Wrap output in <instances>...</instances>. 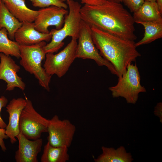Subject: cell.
<instances>
[{
	"label": "cell",
	"instance_id": "obj_1",
	"mask_svg": "<svg viewBox=\"0 0 162 162\" xmlns=\"http://www.w3.org/2000/svg\"><path fill=\"white\" fill-rule=\"evenodd\" d=\"M80 12L82 20L91 27L128 40L137 38L133 16L120 3L107 1L99 5L85 4Z\"/></svg>",
	"mask_w": 162,
	"mask_h": 162
},
{
	"label": "cell",
	"instance_id": "obj_2",
	"mask_svg": "<svg viewBox=\"0 0 162 162\" xmlns=\"http://www.w3.org/2000/svg\"><path fill=\"white\" fill-rule=\"evenodd\" d=\"M93 40L100 55L114 66L118 77L126 71L128 65L141 56L135 42L91 26Z\"/></svg>",
	"mask_w": 162,
	"mask_h": 162
},
{
	"label": "cell",
	"instance_id": "obj_3",
	"mask_svg": "<svg viewBox=\"0 0 162 162\" xmlns=\"http://www.w3.org/2000/svg\"><path fill=\"white\" fill-rule=\"evenodd\" d=\"M67 3L69 11L64 17V25L59 29H52L50 31L52 35L51 41L44 47L46 53L58 52L64 46L63 40L67 37L78 39L82 21L80 12L81 5L73 0H70Z\"/></svg>",
	"mask_w": 162,
	"mask_h": 162
},
{
	"label": "cell",
	"instance_id": "obj_4",
	"mask_svg": "<svg viewBox=\"0 0 162 162\" xmlns=\"http://www.w3.org/2000/svg\"><path fill=\"white\" fill-rule=\"evenodd\" d=\"M46 44L43 41L31 45H20V64L26 70L34 75L41 86L49 92L52 76L48 75L41 66L46 57L44 47Z\"/></svg>",
	"mask_w": 162,
	"mask_h": 162
},
{
	"label": "cell",
	"instance_id": "obj_5",
	"mask_svg": "<svg viewBox=\"0 0 162 162\" xmlns=\"http://www.w3.org/2000/svg\"><path fill=\"white\" fill-rule=\"evenodd\" d=\"M113 98H124L128 104H135L140 93L146 92V89L140 83V76L136 63H130L125 73L119 77L117 84L109 87Z\"/></svg>",
	"mask_w": 162,
	"mask_h": 162
},
{
	"label": "cell",
	"instance_id": "obj_6",
	"mask_svg": "<svg viewBox=\"0 0 162 162\" xmlns=\"http://www.w3.org/2000/svg\"><path fill=\"white\" fill-rule=\"evenodd\" d=\"M77 39L76 58L93 60L98 66L106 67L112 74L117 76L113 65L100 55L94 44L91 27L82 20Z\"/></svg>",
	"mask_w": 162,
	"mask_h": 162
},
{
	"label": "cell",
	"instance_id": "obj_7",
	"mask_svg": "<svg viewBox=\"0 0 162 162\" xmlns=\"http://www.w3.org/2000/svg\"><path fill=\"white\" fill-rule=\"evenodd\" d=\"M26 104L20 115V133L26 137L34 140L41 138L42 134L47 132L49 119L41 116L33 107L31 100L25 96Z\"/></svg>",
	"mask_w": 162,
	"mask_h": 162
},
{
	"label": "cell",
	"instance_id": "obj_8",
	"mask_svg": "<svg viewBox=\"0 0 162 162\" xmlns=\"http://www.w3.org/2000/svg\"><path fill=\"white\" fill-rule=\"evenodd\" d=\"M77 39L72 38L70 42L56 54H46L43 68L48 75L55 74L59 78L64 75L75 58Z\"/></svg>",
	"mask_w": 162,
	"mask_h": 162
},
{
	"label": "cell",
	"instance_id": "obj_9",
	"mask_svg": "<svg viewBox=\"0 0 162 162\" xmlns=\"http://www.w3.org/2000/svg\"><path fill=\"white\" fill-rule=\"evenodd\" d=\"M76 130L75 126L69 120H61L57 115H55L49 121L47 142L54 146L68 148L72 143Z\"/></svg>",
	"mask_w": 162,
	"mask_h": 162
},
{
	"label": "cell",
	"instance_id": "obj_10",
	"mask_svg": "<svg viewBox=\"0 0 162 162\" xmlns=\"http://www.w3.org/2000/svg\"><path fill=\"white\" fill-rule=\"evenodd\" d=\"M38 16L34 22L35 29L44 33L50 32L48 28L55 26L58 30L63 26L64 17L68 13L66 9L52 5L41 8L38 10Z\"/></svg>",
	"mask_w": 162,
	"mask_h": 162
},
{
	"label": "cell",
	"instance_id": "obj_11",
	"mask_svg": "<svg viewBox=\"0 0 162 162\" xmlns=\"http://www.w3.org/2000/svg\"><path fill=\"white\" fill-rule=\"evenodd\" d=\"M0 59V80H3L7 83L6 90L12 91L17 87L24 91L26 84L17 74L20 66L10 56L1 53Z\"/></svg>",
	"mask_w": 162,
	"mask_h": 162
},
{
	"label": "cell",
	"instance_id": "obj_12",
	"mask_svg": "<svg viewBox=\"0 0 162 162\" xmlns=\"http://www.w3.org/2000/svg\"><path fill=\"white\" fill-rule=\"evenodd\" d=\"M16 138L19 142L15 159L16 162H38V155L40 152L43 141L40 138L32 140L28 139L20 133Z\"/></svg>",
	"mask_w": 162,
	"mask_h": 162
},
{
	"label": "cell",
	"instance_id": "obj_13",
	"mask_svg": "<svg viewBox=\"0 0 162 162\" xmlns=\"http://www.w3.org/2000/svg\"><path fill=\"white\" fill-rule=\"evenodd\" d=\"M26 104V98H14L6 107V111L9 114V117L8 123L5 128V133L12 144L17 141L16 137L20 133V117Z\"/></svg>",
	"mask_w": 162,
	"mask_h": 162
},
{
	"label": "cell",
	"instance_id": "obj_14",
	"mask_svg": "<svg viewBox=\"0 0 162 162\" xmlns=\"http://www.w3.org/2000/svg\"><path fill=\"white\" fill-rule=\"evenodd\" d=\"M52 34L44 33L36 30L34 22H23L14 34V39L20 45H31L42 41L48 42L52 38Z\"/></svg>",
	"mask_w": 162,
	"mask_h": 162
},
{
	"label": "cell",
	"instance_id": "obj_15",
	"mask_svg": "<svg viewBox=\"0 0 162 162\" xmlns=\"http://www.w3.org/2000/svg\"><path fill=\"white\" fill-rule=\"evenodd\" d=\"M2 1L10 12L21 22H34L38 16V11L28 8L26 4L25 0Z\"/></svg>",
	"mask_w": 162,
	"mask_h": 162
},
{
	"label": "cell",
	"instance_id": "obj_16",
	"mask_svg": "<svg viewBox=\"0 0 162 162\" xmlns=\"http://www.w3.org/2000/svg\"><path fill=\"white\" fill-rule=\"evenodd\" d=\"M161 14L156 2L145 1L140 8L134 13L135 22H162Z\"/></svg>",
	"mask_w": 162,
	"mask_h": 162
},
{
	"label": "cell",
	"instance_id": "obj_17",
	"mask_svg": "<svg viewBox=\"0 0 162 162\" xmlns=\"http://www.w3.org/2000/svg\"><path fill=\"white\" fill-rule=\"evenodd\" d=\"M101 149V154L94 158V162H131L134 160L131 154L127 152L123 146L116 149L102 146Z\"/></svg>",
	"mask_w": 162,
	"mask_h": 162
},
{
	"label": "cell",
	"instance_id": "obj_18",
	"mask_svg": "<svg viewBox=\"0 0 162 162\" xmlns=\"http://www.w3.org/2000/svg\"><path fill=\"white\" fill-rule=\"evenodd\" d=\"M8 9L2 1L0 2V29L5 28L8 32L9 38L14 39V34L17 30L22 25Z\"/></svg>",
	"mask_w": 162,
	"mask_h": 162
},
{
	"label": "cell",
	"instance_id": "obj_19",
	"mask_svg": "<svg viewBox=\"0 0 162 162\" xmlns=\"http://www.w3.org/2000/svg\"><path fill=\"white\" fill-rule=\"evenodd\" d=\"M68 148L56 147L47 142L44 146L41 156V162H66L69 160Z\"/></svg>",
	"mask_w": 162,
	"mask_h": 162
},
{
	"label": "cell",
	"instance_id": "obj_20",
	"mask_svg": "<svg viewBox=\"0 0 162 162\" xmlns=\"http://www.w3.org/2000/svg\"><path fill=\"white\" fill-rule=\"evenodd\" d=\"M144 28L143 38L135 45L137 46L149 44L162 37V22H140Z\"/></svg>",
	"mask_w": 162,
	"mask_h": 162
},
{
	"label": "cell",
	"instance_id": "obj_21",
	"mask_svg": "<svg viewBox=\"0 0 162 162\" xmlns=\"http://www.w3.org/2000/svg\"><path fill=\"white\" fill-rule=\"evenodd\" d=\"M7 30L4 28L0 29V53L8 56L20 58V44L16 41L10 40Z\"/></svg>",
	"mask_w": 162,
	"mask_h": 162
},
{
	"label": "cell",
	"instance_id": "obj_22",
	"mask_svg": "<svg viewBox=\"0 0 162 162\" xmlns=\"http://www.w3.org/2000/svg\"><path fill=\"white\" fill-rule=\"evenodd\" d=\"M33 6L41 8H45L53 5L63 8L66 9L68 8L67 5L61 0H29Z\"/></svg>",
	"mask_w": 162,
	"mask_h": 162
},
{
	"label": "cell",
	"instance_id": "obj_23",
	"mask_svg": "<svg viewBox=\"0 0 162 162\" xmlns=\"http://www.w3.org/2000/svg\"><path fill=\"white\" fill-rule=\"evenodd\" d=\"M145 1L144 0H123V1L130 12L134 13L140 8Z\"/></svg>",
	"mask_w": 162,
	"mask_h": 162
},
{
	"label": "cell",
	"instance_id": "obj_24",
	"mask_svg": "<svg viewBox=\"0 0 162 162\" xmlns=\"http://www.w3.org/2000/svg\"><path fill=\"white\" fill-rule=\"evenodd\" d=\"M8 102V100L5 96H2L0 97V113L2 108L6 106ZM7 125L1 117L0 114V128L5 129Z\"/></svg>",
	"mask_w": 162,
	"mask_h": 162
},
{
	"label": "cell",
	"instance_id": "obj_25",
	"mask_svg": "<svg viewBox=\"0 0 162 162\" xmlns=\"http://www.w3.org/2000/svg\"><path fill=\"white\" fill-rule=\"evenodd\" d=\"M8 138L5 133V129L0 128V147L2 150L4 152H6L7 150V148L4 140Z\"/></svg>",
	"mask_w": 162,
	"mask_h": 162
},
{
	"label": "cell",
	"instance_id": "obj_26",
	"mask_svg": "<svg viewBox=\"0 0 162 162\" xmlns=\"http://www.w3.org/2000/svg\"><path fill=\"white\" fill-rule=\"evenodd\" d=\"M82 4L92 5L97 6L101 5L105 3L107 0H79Z\"/></svg>",
	"mask_w": 162,
	"mask_h": 162
},
{
	"label": "cell",
	"instance_id": "obj_27",
	"mask_svg": "<svg viewBox=\"0 0 162 162\" xmlns=\"http://www.w3.org/2000/svg\"><path fill=\"white\" fill-rule=\"evenodd\" d=\"M155 116L159 118L160 122L162 123V103L160 102L157 104L154 107V111Z\"/></svg>",
	"mask_w": 162,
	"mask_h": 162
},
{
	"label": "cell",
	"instance_id": "obj_28",
	"mask_svg": "<svg viewBox=\"0 0 162 162\" xmlns=\"http://www.w3.org/2000/svg\"><path fill=\"white\" fill-rule=\"evenodd\" d=\"M156 2L157 4L159 11L162 13V0H157Z\"/></svg>",
	"mask_w": 162,
	"mask_h": 162
},
{
	"label": "cell",
	"instance_id": "obj_29",
	"mask_svg": "<svg viewBox=\"0 0 162 162\" xmlns=\"http://www.w3.org/2000/svg\"><path fill=\"white\" fill-rule=\"evenodd\" d=\"M107 1L110 2L120 3V2H122L123 1V0H107Z\"/></svg>",
	"mask_w": 162,
	"mask_h": 162
},
{
	"label": "cell",
	"instance_id": "obj_30",
	"mask_svg": "<svg viewBox=\"0 0 162 162\" xmlns=\"http://www.w3.org/2000/svg\"><path fill=\"white\" fill-rule=\"evenodd\" d=\"M145 1L150 2H156L157 0H144Z\"/></svg>",
	"mask_w": 162,
	"mask_h": 162
},
{
	"label": "cell",
	"instance_id": "obj_31",
	"mask_svg": "<svg viewBox=\"0 0 162 162\" xmlns=\"http://www.w3.org/2000/svg\"><path fill=\"white\" fill-rule=\"evenodd\" d=\"M70 0H61L62 2H64L65 1H66L67 2L70 1Z\"/></svg>",
	"mask_w": 162,
	"mask_h": 162
},
{
	"label": "cell",
	"instance_id": "obj_32",
	"mask_svg": "<svg viewBox=\"0 0 162 162\" xmlns=\"http://www.w3.org/2000/svg\"><path fill=\"white\" fill-rule=\"evenodd\" d=\"M2 0H0V2L1 1H2Z\"/></svg>",
	"mask_w": 162,
	"mask_h": 162
}]
</instances>
